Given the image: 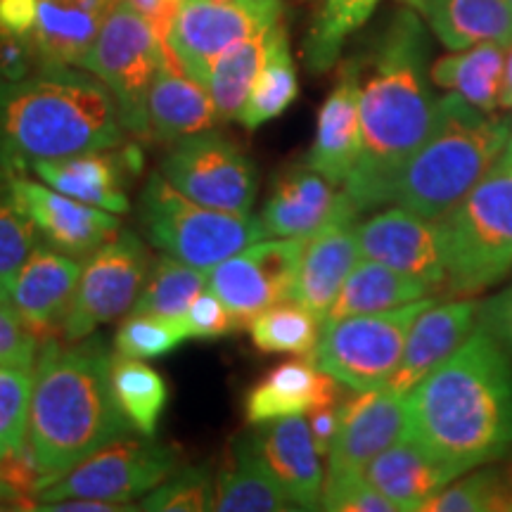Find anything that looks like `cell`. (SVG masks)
Masks as SVG:
<instances>
[{"instance_id": "6da1fadb", "label": "cell", "mask_w": 512, "mask_h": 512, "mask_svg": "<svg viewBox=\"0 0 512 512\" xmlns=\"http://www.w3.org/2000/svg\"><path fill=\"white\" fill-rule=\"evenodd\" d=\"M430 38L418 12L401 8L361 64V152L344 195L358 216L392 204L396 178L430 136L437 117Z\"/></svg>"}, {"instance_id": "7a4b0ae2", "label": "cell", "mask_w": 512, "mask_h": 512, "mask_svg": "<svg viewBox=\"0 0 512 512\" xmlns=\"http://www.w3.org/2000/svg\"><path fill=\"white\" fill-rule=\"evenodd\" d=\"M408 437L460 477L512 448V358L475 328L406 394Z\"/></svg>"}, {"instance_id": "3957f363", "label": "cell", "mask_w": 512, "mask_h": 512, "mask_svg": "<svg viewBox=\"0 0 512 512\" xmlns=\"http://www.w3.org/2000/svg\"><path fill=\"white\" fill-rule=\"evenodd\" d=\"M112 361L93 335L64 344L50 337L41 344L27 441L46 477L43 489L91 453L136 432L114 394Z\"/></svg>"}, {"instance_id": "277c9868", "label": "cell", "mask_w": 512, "mask_h": 512, "mask_svg": "<svg viewBox=\"0 0 512 512\" xmlns=\"http://www.w3.org/2000/svg\"><path fill=\"white\" fill-rule=\"evenodd\" d=\"M124 143L117 102L86 69L38 67L22 79L0 76V166L112 150Z\"/></svg>"}, {"instance_id": "5b68a950", "label": "cell", "mask_w": 512, "mask_h": 512, "mask_svg": "<svg viewBox=\"0 0 512 512\" xmlns=\"http://www.w3.org/2000/svg\"><path fill=\"white\" fill-rule=\"evenodd\" d=\"M510 138L508 121L477 110L456 93L444 95L430 136L396 178L392 202L439 221L475 188Z\"/></svg>"}, {"instance_id": "8992f818", "label": "cell", "mask_w": 512, "mask_h": 512, "mask_svg": "<svg viewBox=\"0 0 512 512\" xmlns=\"http://www.w3.org/2000/svg\"><path fill=\"white\" fill-rule=\"evenodd\" d=\"M446 290L477 294L512 273V138L475 188L439 219Z\"/></svg>"}, {"instance_id": "52a82bcc", "label": "cell", "mask_w": 512, "mask_h": 512, "mask_svg": "<svg viewBox=\"0 0 512 512\" xmlns=\"http://www.w3.org/2000/svg\"><path fill=\"white\" fill-rule=\"evenodd\" d=\"M138 219L152 245L202 271L266 238L264 226L252 214H233L190 200L162 174H152L145 183Z\"/></svg>"}, {"instance_id": "ba28073f", "label": "cell", "mask_w": 512, "mask_h": 512, "mask_svg": "<svg viewBox=\"0 0 512 512\" xmlns=\"http://www.w3.org/2000/svg\"><path fill=\"white\" fill-rule=\"evenodd\" d=\"M434 302L437 299L425 297L392 311L323 323L311 361L354 392L387 387L401 363L413 320Z\"/></svg>"}, {"instance_id": "9c48e42d", "label": "cell", "mask_w": 512, "mask_h": 512, "mask_svg": "<svg viewBox=\"0 0 512 512\" xmlns=\"http://www.w3.org/2000/svg\"><path fill=\"white\" fill-rule=\"evenodd\" d=\"M162 46L150 24L126 0H119L79 62L81 69L105 83L117 102L121 126L131 136L147 138V98Z\"/></svg>"}, {"instance_id": "30bf717a", "label": "cell", "mask_w": 512, "mask_h": 512, "mask_svg": "<svg viewBox=\"0 0 512 512\" xmlns=\"http://www.w3.org/2000/svg\"><path fill=\"white\" fill-rule=\"evenodd\" d=\"M178 470L176 448L155 437H124L100 448L41 489L31 503H53L62 498H93L107 503H131L157 489ZM29 508V510H31Z\"/></svg>"}, {"instance_id": "8fae6325", "label": "cell", "mask_w": 512, "mask_h": 512, "mask_svg": "<svg viewBox=\"0 0 512 512\" xmlns=\"http://www.w3.org/2000/svg\"><path fill=\"white\" fill-rule=\"evenodd\" d=\"M150 256L133 230L114 235L83 261L72 306L62 323L64 342L91 337L100 325L124 316L136 306L143 290Z\"/></svg>"}, {"instance_id": "7c38bea8", "label": "cell", "mask_w": 512, "mask_h": 512, "mask_svg": "<svg viewBox=\"0 0 512 512\" xmlns=\"http://www.w3.org/2000/svg\"><path fill=\"white\" fill-rule=\"evenodd\" d=\"M166 181L207 207L249 214L256 197L254 164L214 128L176 140L159 166Z\"/></svg>"}, {"instance_id": "4fadbf2b", "label": "cell", "mask_w": 512, "mask_h": 512, "mask_svg": "<svg viewBox=\"0 0 512 512\" xmlns=\"http://www.w3.org/2000/svg\"><path fill=\"white\" fill-rule=\"evenodd\" d=\"M283 0H183L169 46L183 67L207 86L223 53L283 22Z\"/></svg>"}, {"instance_id": "5bb4252c", "label": "cell", "mask_w": 512, "mask_h": 512, "mask_svg": "<svg viewBox=\"0 0 512 512\" xmlns=\"http://www.w3.org/2000/svg\"><path fill=\"white\" fill-rule=\"evenodd\" d=\"M304 242L302 238L254 242L211 268L207 290L233 311L240 325H247L268 306L292 299Z\"/></svg>"}, {"instance_id": "9a60e30c", "label": "cell", "mask_w": 512, "mask_h": 512, "mask_svg": "<svg viewBox=\"0 0 512 512\" xmlns=\"http://www.w3.org/2000/svg\"><path fill=\"white\" fill-rule=\"evenodd\" d=\"M361 259L380 261L420 278L432 290H446V256L439 221L406 207L384 209L356 223Z\"/></svg>"}, {"instance_id": "2e32d148", "label": "cell", "mask_w": 512, "mask_h": 512, "mask_svg": "<svg viewBox=\"0 0 512 512\" xmlns=\"http://www.w3.org/2000/svg\"><path fill=\"white\" fill-rule=\"evenodd\" d=\"M10 185L38 235L64 254L76 259L91 256L119 233V214L74 200L46 183L31 181L24 171L10 169Z\"/></svg>"}, {"instance_id": "e0dca14e", "label": "cell", "mask_w": 512, "mask_h": 512, "mask_svg": "<svg viewBox=\"0 0 512 512\" xmlns=\"http://www.w3.org/2000/svg\"><path fill=\"white\" fill-rule=\"evenodd\" d=\"M408 434L406 394L389 389L356 392L339 403V430L328 453L325 477L363 472L384 448Z\"/></svg>"}, {"instance_id": "ac0fdd59", "label": "cell", "mask_w": 512, "mask_h": 512, "mask_svg": "<svg viewBox=\"0 0 512 512\" xmlns=\"http://www.w3.org/2000/svg\"><path fill=\"white\" fill-rule=\"evenodd\" d=\"M83 261L69 256L50 242H36L29 259L8 285V299L27 328L46 342L62 332V323L72 306Z\"/></svg>"}, {"instance_id": "d6986e66", "label": "cell", "mask_w": 512, "mask_h": 512, "mask_svg": "<svg viewBox=\"0 0 512 512\" xmlns=\"http://www.w3.org/2000/svg\"><path fill=\"white\" fill-rule=\"evenodd\" d=\"M254 427V432L242 434V437L280 484L294 508H320L325 484V472L320 465L323 456L313 444L306 415H287V418Z\"/></svg>"}, {"instance_id": "ffe728a7", "label": "cell", "mask_w": 512, "mask_h": 512, "mask_svg": "<svg viewBox=\"0 0 512 512\" xmlns=\"http://www.w3.org/2000/svg\"><path fill=\"white\" fill-rule=\"evenodd\" d=\"M323 174L299 166L280 178L261 209L266 238H311L344 211H356L344 190ZM358 214V211H356Z\"/></svg>"}, {"instance_id": "44dd1931", "label": "cell", "mask_w": 512, "mask_h": 512, "mask_svg": "<svg viewBox=\"0 0 512 512\" xmlns=\"http://www.w3.org/2000/svg\"><path fill=\"white\" fill-rule=\"evenodd\" d=\"M356 219V211H344L304 242L292 299L306 306L320 323L328 316L344 280L361 261Z\"/></svg>"}, {"instance_id": "7402d4cb", "label": "cell", "mask_w": 512, "mask_h": 512, "mask_svg": "<svg viewBox=\"0 0 512 512\" xmlns=\"http://www.w3.org/2000/svg\"><path fill=\"white\" fill-rule=\"evenodd\" d=\"M361 152V64L347 62L337 86L320 105L316 138L304 164L335 185H344Z\"/></svg>"}, {"instance_id": "603a6c76", "label": "cell", "mask_w": 512, "mask_h": 512, "mask_svg": "<svg viewBox=\"0 0 512 512\" xmlns=\"http://www.w3.org/2000/svg\"><path fill=\"white\" fill-rule=\"evenodd\" d=\"M477 320L479 302L475 299H456L446 304L434 302L427 306L413 320L401 363L384 389L396 394L411 392L422 377L430 375L453 351L463 347L465 339L475 332Z\"/></svg>"}, {"instance_id": "cb8c5ba5", "label": "cell", "mask_w": 512, "mask_h": 512, "mask_svg": "<svg viewBox=\"0 0 512 512\" xmlns=\"http://www.w3.org/2000/svg\"><path fill=\"white\" fill-rule=\"evenodd\" d=\"M219 121L209 88L192 76L169 43L147 98V138L176 143L192 133L207 131Z\"/></svg>"}, {"instance_id": "d4e9b609", "label": "cell", "mask_w": 512, "mask_h": 512, "mask_svg": "<svg viewBox=\"0 0 512 512\" xmlns=\"http://www.w3.org/2000/svg\"><path fill=\"white\" fill-rule=\"evenodd\" d=\"M119 0H38L29 43L38 67H79Z\"/></svg>"}, {"instance_id": "484cf974", "label": "cell", "mask_w": 512, "mask_h": 512, "mask_svg": "<svg viewBox=\"0 0 512 512\" xmlns=\"http://www.w3.org/2000/svg\"><path fill=\"white\" fill-rule=\"evenodd\" d=\"M337 401L339 382L304 356L280 363L254 384L245 401V418L249 425H264Z\"/></svg>"}, {"instance_id": "4316f807", "label": "cell", "mask_w": 512, "mask_h": 512, "mask_svg": "<svg viewBox=\"0 0 512 512\" xmlns=\"http://www.w3.org/2000/svg\"><path fill=\"white\" fill-rule=\"evenodd\" d=\"M363 475L377 491L396 503L399 512H420L437 491L456 479L444 463L430 456L408 434L370 460Z\"/></svg>"}, {"instance_id": "83f0119b", "label": "cell", "mask_w": 512, "mask_h": 512, "mask_svg": "<svg viewBox=\"0 0 512 512\" xmlns=\"http://www.w3.org/2000/svg\"><path fill=\"white\" fill-rule=\"evenodd\" d=\"M418 12L427 29L448 50L479 43L512 46V5L508 0H401Z\"/></svg>"}, {"instance_id": "f1b7e54d", "label": "cell", "mask_w": 512, "mask_h": 512, "mask_svg": "<svg viewBox=\"0 0 512 512\" xmlns=\"http://www.w3.org/2000/svg\"><path fill=\"white\" fill-rule=\"evenodd\" d=\"M126 166L128 162L124 164L107 150H98L36 162L31 171L50 188L74 200L114 211V214H126L131 207L126 195Z\"/></svg>"}, {"instance_id": "f546056e", "label": "cell", "mask_w": 512, "mask_h": 512, "mask_svg": "<svg viewBox=\"0 0 512 512\" xmlns=\"http://www.w3.org/2000/svg\"><path fill=\"white\" fill-rule=\"evenodd\" d=\"M432 287L422 283L420 278L396 271L392 266H384L380 261L361 259L344 280L342 290L332 302L328 316L323 323L332 320L363 316V313H382L399 309V306L413 304L425 299Z\"/></svg>"}, {"instance_id": "4dcf8cb0", "label": "cell", "mask_w": 512, "mask_h": 512, "mask_svg": "<svg viewBox=\"0 0 512 512\" xmlns=\"http://www.w3.org/2000/svg\"><path fill=\"white\" fill-rule=\"evenodd\" d=\"M505 53L508 46L494 41L451 50L432 64V83L448 93L460 95L477 110L494 114L501 107Z\"/></svg>"}, {"instance_id": "1f68e13d", "label": "cell", "mask_w": 512, "mask_h": 512, "mask_svg": "<svg viewBox=\"0 0 512 512\" xmlns=\"http://www.w3.org/2000/svg\"><path fill=\"white\" fill-rule=\"evenodd\" d=\"M216 512H275L294 510L290 498L271 477L264 463L254 456L245 437H238L230 446L228 463L219 472L214 484Z\"/></svg>"}, {"instance_id": "d6a6232c", "label": "cell", "mask_w": 512, "mask_h": 512, "mask_svg": "<svg viewBox=\"0 0 512 512\" xmlns=\"http://www.w3.org/2000/svg\"><path fill=\"white\" fill-rule=\"evenodd\" d=\"M280 24L283 22L249 36L247 41L233 46L228 53H223L219 60L214 62L207 88L211 93V100H214L219 121L238 119L249 93H252V86L256 79H259L261 69H264V64L268 60V53H271Z\"/></svg>"}, {"instance_id": "836d02e7", "label": "cell", "mask_w": 512, "mask_h": 512, "mask_svg": "<svg viewBox=\"0 0 512 512\" xmlns=\"http://www.w3.org/2000/svg\"><path fill=\"white\" fill-rule=\"evenodd\" d=\"M299 95L297 67H294L290 36L287 27L280 24L275 34L273 48L268 53V60L261 69L259 79L252 86V93L238 114V121L247 131H256L259 126L268 124L271 119H278L280 114L290 110V105Z\"/></svg>"}, {"instance_id": "e575fe53", "label": "cell", "mask_w": 512, "mask_h": 512, "mask_svg": "<svg viewBox=\"0 0 512 512\" xmlns=\"http://www.w3.org/2000/svg\"><path fill=\"white\" fill-rule=\"evenodd\" d=\"M112 387L133 430L145 437H155L159 418H162L166 399H169L164 377L140 358L114 354Z\"/></svg>"}, {"instance_id": "d590c367", "label": "cell", "mask_w": 512, "mask_h": 512, "mask_svg": "<svg viewBox=\"0 0 512 512\" xmlns=\"http://www.w3.org/2000/svg\"><path fill=\"white\" fill-rule=\"evenodd\" d=\"M209 283V271L195 268L176 256H159L147 271L145 285L131 313L136 316L178 318Z\"/></svg>"}, {"instance_id": "8d00e7d4", "label": "cell", "mask_w": 512, "mask_h": 512, "mask_svg": "<svg viewBox=\"0 0 512 512\" xmlns=\"http://www.w3.org/2000/svg\"><path fill=\"white\" fill-rule=\"evenodd\" d=\"M382 0H323L304 43L311 72L323 74L339 60L347 38L363 27Z\"/></svg>"}, {"instance_id": "74e56055", "label": "cell", "mask_w": 512, "mask_h": 512, "mask_svg": "<svg viewBox=\"0 0 512 512\" xmlns=\"http://www.w3.org/2000/svg\"><path fill=\"white\" fill-rule=\"evenodd\" d=\"M254 347L266 354H292L311 358L323 323L294 299L268 306L247 323Z\"/></svg>"}, {"instance_id": "f35d334b", "label": "cell", "mask_w": 512, "mask_h": 512, "mask_svg": "<svg viewBox=\"0 0 512 512\" xmlns=\"http://www.w3.org/2000/svg\"><path fill=\"white\" fill-rule=\"evenodd\" d=\"M508 512V477L496 467H475L446 484L420 512Z\"/></svg>"}, {"instance_id": "ab89813d", "label": "cell", "mask_w": 512, "mask_h": 512, "mask_svg": "<svg viewBox=\"0 0 512 512\" xmlns=\"http://www.w3.org/2000/svg\"><path fill=\"white\" fill-rule=\"evenodd\" d=\"M41 235L10 185V169L0 166V280L5 287L29 259Z\"/></svg>"}, {"instance_id": "60d3db41", "label": "cell", "mask_w": 512, "mask_h": 512, "mask_svg": "<svg viewBox=\"0 0 512 512\" xmlns=\"http://www.w3.org/2000/svg\"><path fill=\"white\" fill-rule=\"evenodd\" d=\"M185 330L181 318L136 316L126 318L114 335V351L124 358H159L171 354L178 344L185 342Z\"/></svg>"}, {"instance_id": "b9f144b4", "label": "cell", "mask_w": 512, "mask_h": 512, "mask_svg": "<svg viewBox=\"0 0 512 512\" xmlns=\"http://www.w3.org/2000/svg\"><path fill=\"white\" fill-rule=\"evenodd\" d=\"M216 479L209 467H183L143 496L140 510L152 512H204L214 503Z\"/></svg>"}, {"instance_id": "7bdbcfd3", "label": "cell", "mask_w": 512, "mask_h": 512, "mask_svg": "<svg viewBox=\"0 0 512 512\" xmlns=\"http://www.w3.org/2000/svg\"><path fill=\"white\" fill-rule=\"evenodd\" d=\"M34 370L0 366V460L27 441Z\"/></svg>"}, {"instance_id": "ee69618b", "label": "cell", "mask_w": 512, "mask_h": 512, "mask_svg": "<svg viewBox=\"0 0 512 512\" xmlns=\"http://www.w3.org/2000/svg\"><path fill=\"white\" fill-rule=\"evenodd\" d=\"M320 510L335 512H399L396 503L368 482L363 472L325 477Z\"/></svg>"}, {"instance_id": "f6af8a7d", "label": "cell", "mask_w": 512, "mask_h": 512, "mask_svg": "<svg viewBox=\"0 0 512 512\" xmlns=\"http://www.w3.org/2000/svg\"><path fill=\"white\" fill-rule=\"evenodd\" d=\"M43 339L27 328L10 302H0V366L34 370Z\"/></svg>"}, {"instance_id": "bcb514c9", "label": "cell", "mask_w": 512, "mask_h": 512, "mask_svg": "<svg viewBox=\"0 0 512 512\" xmlns=\"http://www.w3.org/2000/svg\"><path fill=\"white\" fill-rule=\"evenodd\" d=\"M178 318L188 339H219L240 328V320L211 290L197 294L188 311Z\"/></svg>"}, {"instance_id": "7dc6e473", "label": "cell", "mask_w": 512, "mask_h": 512, "mask_svg": "<svg viewBox=\"0 0 512 512\" xmlns=\"http://www.w3.org/2000/svg\"><path fill=\"white\" fill-rule=\"evenodd\" d=\"M477 325L489 332L498 347L512 358V283L479 304Z\"/></svg>"}, {"instance_id": "c3c4849f", "label": "cell", "mask_w": 512, "mask_h": 512, "mask_svg": "<svg viewBox=\"0 0 512 512\" xmlns=\"http://www.w3.org/2000/svg\"><path fill=\"white\" fill-rule=\"evenodd\" d=\"M126 3L150 24V29L155 31L159 41H169V34L174 29L183 0H126Z\"/></svg>"}, {"instance_id": "681fc988", "label": "cell", "mask_w": 512, "mask_h": 512, "mask_svg": "<svg viewBox=\"0 0 512 512\" xmlns=\"http://www.w3.org/2000/svg\"><path fill=\"white\" fill-rule=\"evenodd\" d=\"M306 420H309V430L318 453L320 456H328L332 441H335L339 430V401L311 408V411L306 413Z\"/></svg>"}, {"instance_id": "f907efd6", "label": "cell", "mask_w": 512, "mask_h": 512, "mask_svg": "<svg viewBox=\"0 0 512 512\" xmlns=\"http://www.w3.org/2000/svg\"><path fill=\"white\" fill-rule=\"evenodd\" d=\"M31 510L41 512H124V510H138L131 503H107V501H93V498H62V501L53 503H36Z\"/></svg>"}, {"instance_id": "816d5d0a", "label": "cell", "mask_w": 512, "mask_h": 512, "mask_svg": "<svg viewBox=\"0 0 512 512\" xmlns=\"http://www.w3.org/2000/svg\"><path fill=\"white\" fill-rule=\"evenodd\" d=\"M501 107H505V110H512V46H508V53H505L503 83H501Z\"/></svg>"}, {"instance_id": "f5cc1de1", "label": "cell", "mask_w": 512, "mask_h": 512, "mask_svg": "<svg viewBox=\"0 0 512 512\" xmlns=\"http://www.w3.org/2000/svg\"><path fill=\"white\" fill-rule=\"evenodd\" d=\"M0 503H15L17 508H22V503H24V498L19 496L3 477H0Z\"/></svg>"}, {"instance_id": "db71d44e", "label": "cell", "mask_w": 512, "mask_h": 512, "mask_svg": "<svg viewBox=\"0 0 512 512\" xmlns=\"http://www.w3.org/2000/svg\"><path fill=\"white\" fill-rule=\"evenodd\" d=\"M508 510L512 512V467L508 472Z\"/></svg>"}, {"instance_id": "11a10c76", "label": "cell", "mask_w": 512, "mask_h": 512, "mask_svg": "<svg viewBox=\"0 0 512 512\" xmlns=\"http://www.w3.org/2000/svg\"><path fill=\"white\" fill-rule=\"evenodd\" d=\"M0 302H10V299H8V287H5L3 280H0Z\"/></svg>"}, {"instance_id": "9f6ffc18", "label": "cell", "mask_w": 512, "mask_h": 512, "mask_svg": "<svg viewBox=\"0 0 512 512\" xmlns=\"http://www.w3.org/2000/svg\"><path fill=\"white\" fill-rule=\"evenodd\" d=\"M508 3H510V5H512V0H508Z\"/></svg>"}]
</instances>
